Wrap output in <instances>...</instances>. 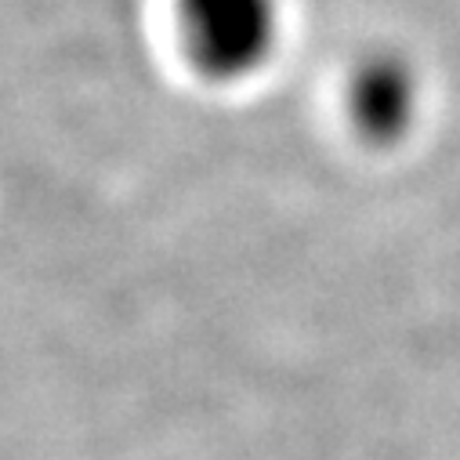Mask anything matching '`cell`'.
I'll return each instance as SVG.
<instances>
[{
    "label": "cell",
    "mask_w": 460,
    "mask_h": 460,
    "mask_svg": "<svg viewBox=\"0 0 460 460\" xmlns=\"http://www.w3.org/2000/svg\"><path fill=\"white\" fill-rule=\"evenodd\" d=\"M171 15L181 58L214 87L261 76L287 33L283 0H171Z\"/></svg>",
    "instance_id": "6da1fadb"
},
{
    "label": "cell",
    "mask_w": 460,
    "mask_h": 460,
    "mask_svg": "<svg viewBox=\"0 0 460 460\" xmlns=\"http://www.w3.org/2000/svg\"><path fill=\"white\" fill-rule=\"evenodd\" d=\"M424 84L410 55L381 48L367 51L344 80V112L352 131L370 146H399L420 117Z\"/></svg>",
    "instance_id": "7a4b0ae2"
}]
</instances>
